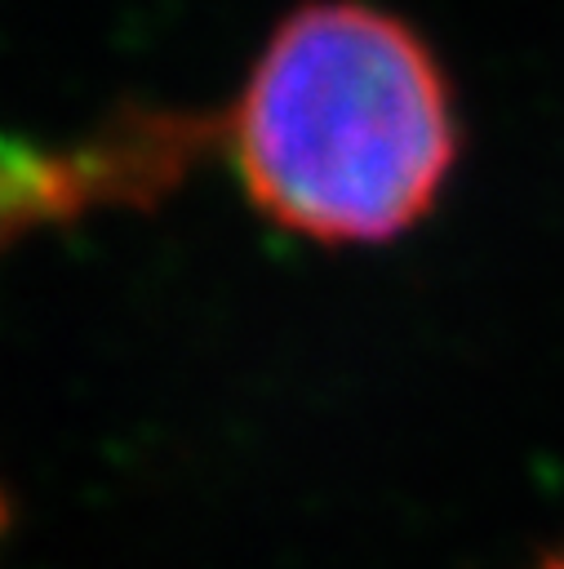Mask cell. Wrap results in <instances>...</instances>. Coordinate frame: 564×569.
I'll return each mask as SVG.
<instances>
[{
  "instance_id": "6da1fadb",
  "label": "cell",
  "mask_w": 564,
  "mask_h": 569,
  "mask_svg": "<svg viewBox=\"0 0 564 569\" xmlns=\"http://www.w3.org/2000/svg\"><path fill=\"white\" fill-rule=\"evenodd\" d=\"M235 169L280 227L320 244H386L444 196L462 120L431 44L360 0L293 9L240 107Z\"/></svg>"
},
{
  "instance_id": "7a4b0ae2",
  "label": "cell",
  "mask_w": 564,
  "mask_h": 569,
  "mask_svg": "<svg viewBox=\"0 0 564 569\" xmlns=\"http://www.w3.org/2000/svg\"><path fill=\"white\" fill-rule=\"evenodd\" d=\"M533 569H564V542H555V547H551Z\"/></svg>"
},
{
  "instance_id": "3957f363",
  "label": "cell",
  "mask_w": 564,
  "mask_h": 569,
  "mask_svg": "<svg viewBox=\"0 0 564 569\" xmlns=\"http://www.w3.org/2000/svg\"><path fill=\"white\" fill-rule=\"evenodd\" d=\"M0 529H4V502H0Z\"/></svg>"
}]
</instances>
